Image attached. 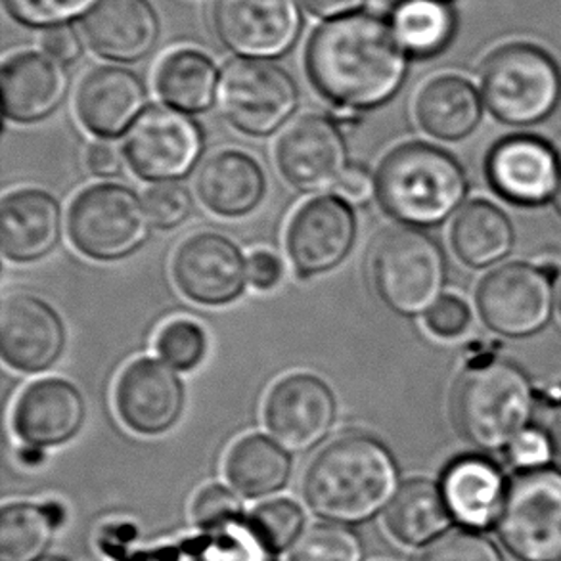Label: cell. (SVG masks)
Masks as SVG:
<instances>
[{
	"instance_id": "cell-1",
	"label": "cell",
	"mask_w": 561,
	"mask_h": 561,
	"mask_svg": "<svg viewBox=\"0 0 561 561\" xmlns=\"http://www.w3.org/2000/svg\"><path fill=\"white\" fill-rule=\"evenodd\" d=\"M409 69L389 23L370 14L330 20L314 31L307 48L312 84L335 106L357 112L393 99Z\"/></svg>"
},
{
	"instance_id": "cell-2",
	"label": "cell",
	"mask_w": 561,
	"mask_h": 561,
	"mask_svg": "<svg viewBox=\"0 0 561 561\" xmlns=\"http://www.w3.org/2000/svg\"><path fill=\"white\" fill-rule=\"evenodd\" d=\"M399 491L393 456L378 439L353 433L322 448L305 473V501L319 516L358 524Z\"/></svg>"
},
{
	"instance_id": "cell-3",
	"label": "cell",
	"mask_w": 561,
	"mask_h": 561,
	"mask_svg": "<svg viewBox=\"0 0 561 561\" xmlns=\"http://www.w3.org/2000/svg\"><path fill=\"white\" fill-rule=\"evenodd\" d=\"M374 183L381 209L407 227L440 225L468 196L460 161L427 142L393 148L379 163Z\"/></svg>"
},
{
	"instance_id": "cell-4",
	"label": "cell",
	"mask_w": 561,
	"mask_h": 561,
	"mask_svg": "<svg viewBox=\"0 0 561 561\" xmlns=\"http://www.w3.org/2000/svg\"><path fill=\"white\" fill-rule=\"evenodd\" d=\"M535 391L527 374L508 360L473 366L458 379L453 417L458 432L483 450L508 447L531 422Z\"/></svg>"
},
{
	"instance_id": "cell-5",
	"label": "cell",
	"mask_w": 561,
	"mask_h": 561,
	"mask_svg": "<svg viewBox=\"0 0 561 561\" xmlns=\"http://www.w3.org/2000/svg\"><path fill=\"white\" fill-rule=\"evenodd\" d=\"M370 276L379 299L391 311L417 317L443 297L447 257L420 228H387L370 251Z\"/></svg>"
},
{
	"instance_id": "cell-6",
	"label": "cell",
	"mask_w": 561,
	"mask_h": 561,
	"mask_svg": "<svg viewBox=\"0 0 561 561\" xmlns=\"http://www.w3.org/2000/svg\"><path fill=\"white\" fill-rule=\"evenodd\" d=\"M483 102L508 125L527 127L547 119L561 99V73L539 46H502L489 56L481 76Z\"/></svg>"
},
{
	"instance_id": "cell-7",
	"label": "cell",
	"mask_w": 561,
	"mask_h": 561,
	"mask_svg": "<svg viewBox=\"0 0 561 561\" xmlns=\"http://www.w3.org/2000/svg\"><path fill=\"white\" fill-rule=\"evenodd\" d=\"M150 227L145 199L125 184H92L69 204V242L84 257L100 263L119 261L140 250Z\"/></svg>"
},
{
	"instance_id": "cell-8",
	"label": "cell",
	"mask_w": 561,
	"mask_h": 561,
	"mask_svg": "<svg viewBox=\"0 0 561 561\" xmlns=\"http://www.w3.org/2000/svg\"><path fill=\"white\" fill-rule=\"evenodd\" d=\"M217 106L236 130L250 137H271L296 114L299 89L278 64L238 58L220 71Z\"/></svg>"
},
{
	"instance_id": "cell-9",
	"label": "cell",
	"mask_w": 561,
	"mask_h": 561,
	"mask_svg": "<svg viewBox=\"0 0 561 561\" xmlns=\"http://www.w3.org/2000/svg\"><path fill=\"white\" fill-rule=\"evenodd\" d=\"M499 535L524 561H561V471H525L512 481Z\"/></svg>"
},
{
	"instance_id": "cell-10",
	"label": "cell",
	"mask_w": 561,
	"mask_h": 561,
	"mask_svg": "<svg viewBox=\"0 0 561 561\" xmlns=\"http://www.w3.org/2000/svg\"><path fill=\"white\" fill-rule=\"evenodd\" d=\"M204 150L202 129L175 107L152 106L130 127L123 156L135 175L168 183L188 175Z\"/></svg>"
},
{
	"instance_id": "cell-11",
	"label": "cell",
	"mask_w": 561,
	"mask_h": 561,
	"mask_svg": "<svg viewBox=\"0 0 561 561\" xmlns=\"http://www.w3.org/2000/svg\"><path fill=\"white\" fill-rule=\"evenodd\" d=\"M481 319L496 334L527 337L547 327L554 312V288L548 274L527 263L501 266L481 282Z\"/></svg>"
},
{
	"instance_id": "cell-12",
	"label": "cell",
	"mask_w": 561,
	"mask_h": 561,
	"mask_svg": "<svg viewBox=\"0 0 561 561\" xmlns=\"http://www.w3.org/2000/svg\"><path fill=\"white\" fill-rule=\"evenodd\" d=\"M357 240V215L342 196H317L289 219L286 251L299 278L330 273L347 259Z\"/></svg>"
},
{
	"instance_id": "cell-13",
	"label": "cell",
	"mask_w": 561,
	"mask_h": 561,
	"mask_svg": "<svg viewBox=\"0 0 561 561\" xmlns=\"http://www.w3.org/2000/svg\"><path fill=\"white\" fill-rule=\"evenodd\" d=\"M282 179L305 194L337 188L347 171V145L340 125L327 115L297 117L274 146Z\"/></svg>"
},
{
	"instance_id": "cell-14",
	"label": "cell",
	"mask_w": 561,
	"mask_h": 561,
	"mask_svg": "<svg viewBox=\"0 0 561 561\" xmlns=\"http://www.w3.org/2000/svg\"><path fill=\"white\" fill-rule=\"evenodd\" d=\"M171 274L186 299L205 307L232 304L250 284L248 259L238 243L211 230L188 236L176 248Z\"/></svg>"
},
{
	"instance_id": "cell-15",
	"label": "cell",
	"mask_w": 561,
	"mask_h": 561,
	"mask_svg": "<svg viewBox=\"0 0 561 561\" xmlns=\"http://www.w3.org/2000/svg\"><path fill=\"white\" fill-rule=\"evenodd\" d=\"M213 27L220 43L243 58H276L301 33L297 0H213Z\"/></svg>"
},
{
	"instance_id": "cell-16",
	"label": "cell",
	"mask_w": 561,
	"mask_h": 561,
	"mask_svg": "<svg viewBox=\"0 0 561 561\" xmlns=\"http://www.w3.org/2000/svg\"><path fill=\"white\" fill-rule=\"evenodd\" d=\"M266 430L278 445L304 453L327 439L337 416V399L324 379L309 373L284 376L266 394Z\"/></svg>"
},
{
	"instance_id": "cell-17",
	"label": "cell",
	"mask_w": 561,
	"mask_h": 561,
	"mask_svg": "<svg viewBox=\"0 0 561 561\" xmlns=\"http://www.w3.org/2000/svg\"><path fill=\"white\" fill-rule=\"evenodd\" d=\"M66 350V324L45 299L15 291L0 305V353L10 368L41 374L53 368Z\"/></svg>"
},
{
	"instance_id": "cell-18",
	"label": "cell",
	"mask_w": 561,
	"mask_h": 561,
	"mask_svg": "<svg viewBox=\"0 0 561 561\" xmlns=\"http://www.w3.org/2000/svg\"><path fill=\"white\" fill-rule=\"evenodd\" d=\"M184 401L183 379L160 358L133 360L115 381V410L123 424L138 435L169 432L183 414Z\"/></svg>"
},
{
	"instance_id": "cell-19",
	"label": "cell",
	"mask_w": 561,
	"mask_h": 561,
	"mask_svg": "<svg viewBox=\"0 0 561 561\" xmlns=\"http://www.w3.org/2000/svg\"><path fill=\"white\" fill-rule=\"evenodd\" d=\"M486 176L494 192L512 204L542 205L556 197L561 163L547 140L516 135L494 146Z\"/></svg>"
},
{
	"instance_id": "cell-20",
	"label": "cell",
	"mask_w": 561,
	"mask_h": 561,
	"mask_svg": "<svg viewBox=\"0 0 561 561\" xmlns=\"http://www.w3.org/2000/svg\"><path fill=\"white\" fill-rule=\"evenodd\" d=\"M83 393L68 379L46 378L25 387L12 412L15 435L31 447H58L81 432Z\"/></svg>"
},
{
	"instance_id": "cell-21",
	"label": "cell",
	"mask_w": 561,
	"mask_h": 561,
	"mask_svg": "<svg viewBox=\"0 0 561 561\" xmlns=\"http://www.w3.org/2000/svg\"><path fill=\"white\" fill-rule=\"evenodd\" d=\"M146 102L148 92L137 73L102 66L89 71L77 87V119L94 137H122L145 114Z\"/></svg>"
},
{
	"instance_id": "cell-22",
	"label": "cell",
	"mask_w": 561,
	"mask_h": 561,
	"mask_svg": "<svg viewBox=\"0 0 561 561\" xmlns=\"http://www.w3.org/2000/svg\"><path fill=\"white\" fill-rule=\"evenodd\" d=\"M61 238V207L41 188H20L0 204V250L8 261L33 263L53 253Z\"/></svg>"
},
{
	"instance_id": "cell-23",
	"label": "cell",
	"mask_w": 561,
	"mask_h": 561,
	"mask_svg": "<svg viewBox=\"0 0 561 561\" xmlns=\"http://www.w3.org/2000/svg\"><path fill=\"white\" fill-rule=\"evenodd\" d=\"M81 30L102 58L137 61L158 43L160 20L148 0H99L84 15Z\"/></svg>"
},
{
	"instance_id": "cell-24",
	"label": "cell",
	"mask_w": 561,
	"mask_h": 561,
	"mask_svg": "<svg viewBox=\"0 0 561 561\" xmlns=\"http://www.w3.org/2000/svg\"><path fill=\"white\" fill-rule=\"evenodd\" d=\"M4 114L15 123L43 122L60 106L68 92V76L60 61L45 53H20L2 66Z\"/></svg>"
},
{
	"instance_id": "cell-25",
	"label": "cell",
	"mask_w": 561,
	"mask_h": 561,
	"mask_svg": "<svg viewBox=\"0 0 561 561\" xmlns=\"http://www.w3.org/2000/svg\"><path fill=\"white\" fill-rule=\"evenodd\" d=\"M196 192L209 211L225 219H240L265 199V169L248 152L220 150L199 168Z\"/></svg>"
},
{
	"instance_id": "cell-26",
	"label": "cell",
	"mask_w": 561,
	"mask_h": 561,
	"mask_svg": "<svg viewBox=\"0 0 561 561\" xmlns=\"http://www.w3.org/2000/svg\"><path fill=\"white\" fill-rule=\"evenodd\" d=\"M504 489L501 470L479 456H463L450 463L440 486L453 517L471 529H485L501 516Z\"/></svg>"
},
{
	"instance_id": "cell-27",
	"label": "cell",
	"mask_w": 561,
	"mask_h": 561,
	"mask_svg": "<svg viewBox=\"0 0 561 561\" xmlns=\"http://www.w3.org/2000/svg\"><path fill=\"white\" fill-rule=\"evenodd\" d=\"M481 94L470 81L458 76H440L427 81L414 102V117L420 129L448 142L471 135L481 122Z\"/></svg>"
},
{
	"instance_id": "cell-28",
	"label": "cell",
	"mask_w": 561,
	"mask_h": 561,
	"mask_svg": "<svg viewBox=\"0 0 561 561\" xmlns=\"http://www.w3.org/2000/svg\"><path fill=\"white\" fill-rule=\"evenodd\" d=\"M453 519L439 486L427 479H410L387 506V529L404 545L432 542Z\"/></svg>"
},
{
	"instance_id": "cell-29",
	"label": "cell",
	"mask_w": 561,
	"mask_h": 561,
	"mask_svg": "<svg viewBox=\"0 0 561 561\" xmlns=\"http://www.w3.org/2000/svg\"><path fill=\"white\" fill-rule=\"evenodd\" d=\"M456 255L473 268L494 265L514 248V227L496 205L478 199L466 205L450 232Z\"/></svg>"
},
{
	"instance_id": "cell-30",
	"label": "cell",
	"mask_w": 561,
	"mask_h": 561,
	"mask_svg": "<svg viewBox=\"0 0 561 561\" xmlns=\"http://www.w3.org/2000/svg\"><path fill=\"white\" fill-rule=\"evenodd\" d=\"M219 71L205 54L181 48L168 54L156 71V91L169 107L202 114L217 100Z\"/></svg>"
},
{
	"instance_id": "cell-31",
	"label": "cell",
	"mask_w": 561,
	"mask_h": 561,
	"mask_svg": "<svg viewBox=\"0 0 561 561\" xmlns=\"http://www.w3.org/2000/svg\"><path fill=\"white\" fill-rule=\"evenodd\" d=\"M225 470L238 493L248 499H261L280 491L288 483L291 458L278 443L253 433L230 448Z\"/></svg>"
},
{
	"instance_id": "cell-32",
	"label": "cell",
	"mask_w": 561,
	"mask_h": 561,
	"mask_svg": "<svg viewBox=\"0 0 561 561\" xmlns=\"http://www.w3.org/2000/svg\"><path fill=\"white\" fill-rule=\"evenodd\" d=\"M391 30L404 53L427 58L455 35V15L440 0H402L391 15Z\"/></svg>"
},
{
	"instance_id": "cell-33",
	"label": "cell",
	"mask_w": 561,
	"mask_h": 561,
	"mask_svg": "<svg viewBox=\"0 0 561 561\" xmlns=\"http://www.w3.org/2000/svg\"><path fill=\"white\" fill-rule=\"evenodd\" d=\"M60 506L10 504L0 514V561H41L60 524Z\"/></svg>"
},
{
	"instance_id": "cell-34",
	"label": "cell",
	"mask_w": 561,
	"mask_h": 561,
	"mask_svg": "<svg viewBox=\"0 0 561 561\" xmlns=\"http://www.w3.org/2000/svg\"><path fill=\"white\" fill-rule=\"evenodd\" d=\"M289 561H363V545L343 525H312L297 540Z\"/></svg>"
},
{
	"instance_id": "cell-35",
	"label": "cell",
	"mask_w": 561,
	"mask_h": 561,
	"mask_svg": "<svg viewBox=\"0 0 561 561\" xmlns=\"http://www.w3.org/2000/svg\"><path fill=\"white\" fill-rule=\"evenodd\" d=\"M156 353L179 373H192L207 353L205 330L194 320H169L156 335Z\"/></svg>"
},
{
	"instance_id": "cell-36",
	"label": "cell",
	"mask_w": 561,
	"mask_h": 561,
	"mask_svg": "<svg viewBox=\"0 0 561 561\" xmlns=\"http://www.w3.org/2000/svg\"><path fill=\"white\" fill-rule=\"evenodd\" d=\"M250 524L266 547L278 554L297 542V537L304 531L305 514L297 502L274 499L255 508Z\"/></svg>"
},
{
	"instance_id": "cell-37",
	"label": "cell",
	"mask_w": 561,
	"mask_h": 561,
	"mask_svg": "<svg viewBox=\"0 0 561 561\" xmlns=\"http://www.w3.org/2000/svg\"><path fill=\"white\" fill-rule=\"evenodd\" d=\"M202 561H274V552L261 540L251 524L230 525L209 533L199 550Z\"/></svg>"
},
{
	"instance_id": "cell-38",
	"label": "cell",
	"mask_w": 561,
	"mask_h": 561,
	"mask_svg": "<svg viewBox=\"0 0 561 561\" xmlns=\"http://www.w3.org/2000/svg\"><path fill=\"white\" fill-rule=\"evenodd\" d=\"M99 0H4L10 14L31 27H56L87 15Z\"/></svg>"
},
{
	"instance_id": "cell-39",
	"label": "cell",
	"mask_w": 561,
	"mask_h": 561,
	"mask_svg": "<svg viewBox=\"0 0 561 561\" xmlns=\"http://www.w3.org/2000/svg\"><path fill=\"white\" fill-rule=\"evenodd\" d=\"M146 209L158 230L181 227L194 211V197L184 184L168 181L146 190Z\"/></svg>"
},
{
	"instance_id": "cell-40",
	"label": "cell",
	"mask_w": 561,
	"mask_h": 561,
	"mask_svg": "<svg viewBox=\"0 0 561 561\" xmlns=\"http://www.w3.org/2000/svg\"><path fill=\"white\" fill-rule=\"evenodd\" d=\"M192 514L199 529L215 533L242 522V504L227 486L213 483L196 494Z\"/></svg>"
},
{
	"instance_id": "cell-41",
	"label": "cell",
	"mask_w": 561,
	"mask_h": 561,
	"mask_svg": "<svg viewBox=\"0 0 561 561\" xmlns=\"http://www.w3.org/2000/svg\"><path fill=\"white\" fill-rule=\"evenodd\" d=\"M420 561H502L491 540L473 531H455L433 542Z\"/></svg>"
},
{
	"instance_id": "cell-42",
	"label": "cell",
	"mask_w": 561,
	"mask_h": 561,
	"mask_svg": "<svg viewBox=\"0 0 561 561\" xmlns=\"http://www.w3.org/2000/svg\"><path fill=\"white\" fill-rule=\"evenodd\" d=\"M554 458V447L547 430L525 427L508 445L512 466L525 471L542 470Z\"/></svg>"
},
{
	"instance_id": "cell-43",
	"label": "cell",
	"mask_w": 561,
	"mask_h": 561,
	"mask_svg": "<svg viewBox=\"0 0 561 561\" xmlns=\"http://www.w3.org/2000/svg\"><path fill=\"white\" fill-rule=\"evenodd\" d=\"M470 307L458 296H443L425 312V324L430 332L445 340L462 335L470 328Z\"/></svg>"
},
{
	"instance_id": "cell-44",
	"label": "cell",
	"mask_w": 561,
	"mask_h": 561,
	"mask_svg": "<svg viewBox=\"0 0 561 561\" xmlns=\"http://www.w3.org/2000/svg\"><path fill=\"white\" fill-rule=\"evenodd\" d=\"M41 48L46 56H50L53 60L60 61L61 66L76 61L81 56L83 45L81 38L77 35L73 27L66 25H56L45 31V35L41 38Z\"/></svg>"
},
{
	"instance_id": "cell-45",
	"label": "cell",
	"mask_w": 561,
	"mask_h": 561,
	"mask_svg": "<svg viewBox=\"0 0 561 561\" xmlns=\"http://www.w3.org/2000/svg\"><path fill=\"white\" fill-rule=\"evenodd\" d=\"M284 265L276 253L268 250H257L248 257V276L253 288L273 289L280 284Z\"/></svg>"
},
{
	"instance_id": "cell-46",
	"label": "cell",
	"mask_w": 561,
	"mask_h": 561,
	"mask_svg": "<svg viewBox=\"0 0 561 561\" xmlns=\"http://www.w3.org/2000/svg\"><path fill=\"white\" fill-rule=\"evenodd\" d=\"M123 156L117 146L107 142V140H100V142H92L87 148V156H84V163L89 173L100 179H110V176H117L122 173Z\"/></svg>"
},
{
	"instance_id": "cell-47",
	"label": "cell",
	"mask_w": 561,
	"mask_h": 561,
	"mask_svg": "<svg viewBox=\"0 0 561 561\" xmlns=\"http://www.w3.org/2000/svg\"><path fill=\"white\" fill-rule=\"evenodd\" d=\"M335 190L350 204H365L366 199L373 196V192H376V183L365 169L350 168Z\"/></svg>"
},
{
	"instance_id": "cell-48",
	"label": "cell",
	"mask_w": 561,
	"mask_h": 561,
	"mask_svg": "<svg viewBox=\"0 0 561 561\" xmlns=\"http://www.w3.org/2000/svg\"><path fill=\"white\" fill-rule=\"evenodd\" d=\"M309 14L324 20H337L343 15H351L357 12L358 8L365 7L366 0H297Z\"/></svg>"
},
{
	"instance_id": "cell-49",
	"label": "cell",
	"mask_w": 561,
	"mask_h": 561,
	"mask_svg": "<svg viewBox=\"0 0 561 561\" xmlns=\"http://www.w3.org/2000/svg\"><path fill=\"white\" fill-rule=\"evenodd\" d=\"M547 432L550 435V439H552L556 462L561 466V409L556 410L554 416L550 417Z\"/></svg>"
},
{
	"instance_id": "cell-50",
	"label": "cell",
	"mask_w": 561,
	"mask_h": 561,
	"mask_svg": "<svg viewBox=\"0 0 561 561\" xmlns=\"http://www.w3.org/2000/svg\"><path fill=\"white\" fill-rule=\"evenodd\" d=\"M20 460L25 466H41L43 460H45V453H43V448L25 445V448L20 450Z\"/></svg>"
},
{
	"instance_id": "cell-51",
	"label": "cell",
	"mask_w": 561,
	"mask_h": 561,
	"mask_svg": "<svg viewBox=\"0 0 561 561\" xmlns=\"http://www.w3.org/2000/svg\"><path fill=\"white\" fill-rule=\"evenodd\" d=\"M554 204H556V207H558V211L561 213V179H560V186H558V192H556Z\"/></svg>"
},
{
	"instance_id": "cell-52",
	"label": "cell",
	"mask_w": 561,
	"mask_h": 561,
	"mask_svg": "<svg viewBox=\"0 0 561 561\" xmlns=\"http://www.w3.org/2000/svg\"><path fill=\"white\" fill-rule=\"evenodd\" d=\"M41 561H60V560H41Z\"/></svg>"
},
{
	"instance_id": "cell-53",
	"label": "cell",
	"mask_w": 561,
	"mask_h": 561,
	"mask_svg": "<svg viewBox=\"0 0 561 561\" xmlns=\"http://www.w3.org/2000/svg\"><path fill=\"white\" fill-rule=\"evenodd\" d=\"M440 2H448V0H440Z\"/></svg>"
},
{
	"instance_id": "cell-54",
	"label": "cell",
	"mask_w": 561,
	"mask_h": 561,
	"mask_svg": "<svg viewBox=\"0 0 561 561\" xmlns=\"http://www.w3.org/2000/svg\"><path fill=\"white\" fill-rule=\"evenodd\" d=\"M560 309H561V294H560Z\"/></svg>"
}]
</instances>
